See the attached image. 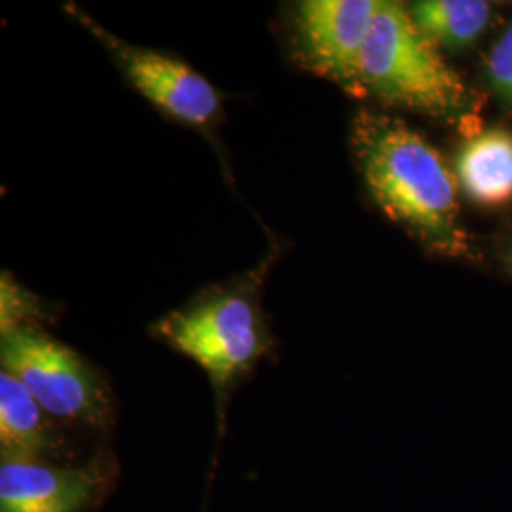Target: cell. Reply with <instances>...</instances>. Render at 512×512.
Returning a JSON list of instances; mask_svg holds the SVG:
<instances>
[{
  "label": "cell",
  "instance_id": "6da1fadb",
  "mask_svg": "<svg viewBox=\"0 0 512 512\" xmlns=\"http://www.w3.org/2000/svg\"><path fill=\"white\" fill-rule=\"evenodd\" d=\"M351 150L370 196L389 219L437 255L475 256L456 175L421 133L397 116L363 109L351 124Z\"/></svg>",
  "mask_w": 512,
  "mask_h": 512
},
{
  "label": "cell",
  "instance_id": "7a4b0ae2",
  "mask_svg": "<svg viewBox=\"0 0 512 512\" xmlns=\"http://www.w3.org/2000/svg\"><path fill=\"white\" fill-rule=\"evenodd\" d=\"M365 97L442 120H465L476 97L463 76L421 33L408 6L380 0L361 63Z\"/></svg>",
  "mask_w": 512,
  "mask_h": 512
},
{
  "label": "cell",
  "instance_id": "3957f363",
  "mask_svg": "<svg viewBox=\"0 0 512 512\" xmlns=\"http://www.w3.org/2000/svg\"><path fill=\"white\" fill-rule=\"evenodd\" d=\"M152 334L165 346L202 366L219 404L234 382L272 349V336L255 298L222 291L160 319Z\"/></svg>",
  "mask_w": 512,
  "mask_h": 512
},
{
  "label": "cell",
  "instance_id": "277c9868",
  "mask_svg": "<svg viewBox=\"0 0 512 512\" xmlns=\"http://www.w3.org/2000/svg\"><path fill=\"white\" fill-rule=\"evenodd\" d=\"M0 363L54 420L99 431L114 423V397L105 376L37 325L2 332Z\"/></svg>",
  "mask_w": 512,
  "mask_h": 512
},
{
  "label": "cell",
  "instance_id": "5b68a950",
  "mask_svg": "<svg viewBox=\"0 0 512 512\" xmlns=\"http://www.w3.org/2000/svg\"><path fill=\"white\" fill-rule=\"evenodd\" d=\"M67 12L107 48L129 84L156 109L192 128H209L219 118L220 93L190 65L114 37L74 4L67 6Z\"/></svg>",
  "mask_w": 512,
  "mask_h": 512
},
{
  "label": "cell",
  "instance_id": "8992f818",
  "mask_svg": "<svg viewBox=\"0 0 512 512\" xmlns=\"http://www.w3.org/2000/svg\"><path fill=\"white\" fill-rule=\"evenodd\" d=\"M380 0H304L294 8L298 61L344 92L365 97L361 63Z\"/></svg>",
  "mask_w": 512,
  "mask_h": 512
},
{
  "label": "cell",
  "instance_id": "52a82bcc",
  "mask_svg": "<svg viewBox=\"0 0 512 512\" xmlns=\"http://www.w3.org/2000/svg\"><path fill=\"white\" fill-rule=\"evenodd\" d=\"M116 461L97 452L84 465L2 461L0 512H84L109 494Z\"/></svg>",
  "mask_w": 512,
  "mask_h": 512
},
{
  "label": "cell",
  "instance_id": "ba28073f",
  "mask_svg": "<svg viewBox=\"0 0 512 512\" xmlns=\"http://www.w3.org/2000/svg\"><path fill=\"white\" fill-rule=\"evenodd\" d=\"M0 454L2 461L50 463L65 458L67 444L54 418L12 374H0Z\"/></svg>",
  "mask_w": 512,
  "mask_h": 512
},
{
  "label": "cell",
  "instance_id": "9c48e42d",
  "mask_svg": "<svg viewBox=\"0 0 512 512\" xmlns=\"http://www.w3.org/2000/svg\"><path fill=\"white\" fill-rule=\"evenodd\" d=\"M456 181L480 205L512 202V131L490 128L469 137L456 156Z\"/></svg>",
  "mask_w": 512,
  "mask_h": 512
},
{
  "label": "cell",
  "instance_id": "30bf717a",
  "mask_svg": "<svg viewBox=\"0 0 512 512\" xmlns=\"http://www.w3.org/2000/svg\"><path fill=\"white\" fill-rule=\"evenodd\" d=\"M408 12L431 42L448 50H465L490 27L494 6L484 0H418Z\"/></svg>",
  "mask_w": 512,
  "mask_h": 512
},
{
  "label": "cell",
  "instance_id": "8fae6325",
  "mask_svg": "<svg viewBox=\"0 0 512 512\" xmlns=\"http://www.w3.org/2000/svg\"><path fill=\"white\" fill-rule=\"evenodd\" d=\"M0 294H2V298H0L2 332L19 329L25 325H33V323H29V317L40 313L37 298L33 294L25 293L14 283V279L6 274L2 275Z\"/></svg>",
  "mask_w": 512,
  "mask_h": 512
},
{
  "label": "cell",
  "instance_id": "7c38bea8",
  "mask_svg": "<svg viewBox=\"0 0 512 512\" xmlns=\"http://www.w3.org/2000/svg\"><path fill=\"white\" fill-rule=\"evenodd\" d=\"M488 82L495 97L512 109V23L495 42L488 57Z\"/></svg>",
  "mask_w": 512,
  "mask_h": 512
},
{
  "label": "cell",
  "instance_id": "4fadbf2b",
  "mask_svg": "<svg viewBox=\"0 0 512 512\" xmlns=\"http://www.w3.org/2000/svg\"><path fill=\"white\" fill-rule=\"evenodd\" d=\"M503 258H505V266H507V270L512 274V239L511 243L507 245V249H505V255H503Z\"/></svg>",
  "mask_w": 512,
  "mask_h": 512
}]
</instances>
